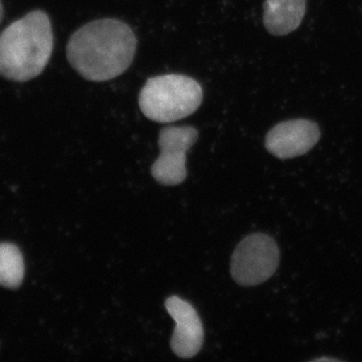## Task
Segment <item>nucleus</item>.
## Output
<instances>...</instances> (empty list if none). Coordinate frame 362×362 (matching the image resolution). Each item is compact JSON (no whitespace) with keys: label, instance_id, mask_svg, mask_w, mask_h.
<instances>
[{"label":"nucleus","instance_id":"nucleus-3","mask_svg":"<svg viewBox=\"0 0 362 362\" xmlns=\"http://www.w3.org/2000/svg\"><path fill=\"white\" fill-rule=\"evenodd\" d=\"M202 86L187 76L150 78L139 95L143 115L158 123H171L194 114L202 105Z\"/></svg>","mask_w":362,"mask_h":362},{"label":"nucleus","instance_id":"nucleus-6","mask_svg":"<svg viewBox=\"0 0 362 362\" xmlns=\"http://www.w3.org/2000/svg\"><path fill=\"white\" fill-rule=\"evenodd\" d=\"M320 129L313 121L294 119L279 123L266 136V148L280 159L301 156L320 139Z\"/></svg>","mask_w":362,"mask_h":362},{"label":"nucleus","instance_id":"nucleus-9","mask_svg":"<svg viewBox=\"0 0 362 362\" xmlns=\"http://www.w3.org/2000/svg\"><path fill=\"white\" fill-rule=\"evenodd\" d=\"M25 277V263L18 247L8 243L0 244V285L16 289Z\"/></svg>","mask_w":362,"mask_h":362},{"label":"nucleus","instance_id":"nucleus-8","mask_svg":"<svg viewBox=\"0 0 362 362\" xmlns=\"http://www.w3.org/2000/svg\"><path fill=\"white\" fill-rule=\"evenodd\" d=\"M306 13V0H265L264 25L271 35L283 37L296 30Z\"/></svg>","mask_w":362,"mask_h":362},{"label":"nucleus","instance_id":"nucleus-2","mask_svg":"<svg viewBox=\"0 0 362 362\" xmlns=\"http://www.w3.org/2000/svg\"><path fill=\"white\" fill-rule=\"evenodd\" d=\"M54 49V33L47 14L32 11L0 35V76L26 82L45 70Z\"/></svg>","mask_w":362,"mask_h":362},{"label":"nucleus","instance_id":"nucleus-5","mask_svg":"<svg viewBox=\"0 0 362 362\" xmlns=\"http://www.w3.org/2000/svg\"><path fill=\"white\" fill-rule=\"evenodd\" d=\"M192 126H168L159 133L160 156L151 168L152 176L164 185H177L187 178V153L197 141Z\"/></svg>","mask_w":362,"mask_h":362},{"label":"nucleus","instance_id":"nucleus-10","mask_svg":"<svg viewBox=\"0 0 362 362\" xmlns=\"http://www.w3.org/2000/svg\"><path fill=\"white\" fill-rule=\"evenodd\" d=\"M4 6H2L1 0H0V23L2 21V18H4Z\"/></svg>","mask_w":362,"mask_h":362},{"label":"nucleus","instance_id":"nucleus-1","mask_svg":"<svg viewBox=\"0 0 362 362\" xmlns=\"http://www.w3.org/2000/svg\"><path fill=\"white\" fill-rule=\"evenodd\" d=\"M137 40L127 23L115 18L90 21L71 35L66 57L86 80L105 82L122 75L134 59Z\"/></svg>","mask_w":362,"mask_h":362},{"label":"nucleus","instance_id":"nucleus-4","mask_svg":"<svg viewBox=\"0 0 362 362\" xmlns=\"http://www.w3.org/2000/svg\"><path fill=\"white\" fill-rule=\"evenodd\" d=\"M279 263L280 251L273 238L266 233H252L235 247L230 273L240 286H257L274 275Z\"/></svg>","mask_w":362,"mask_h":362},{"label":"nucleus","instance_id":"nucleus-7","mask_svg":"<svg viewBox=\"0 0 362 362\" xmlns=\"http://www.w3.org/2000/svg\"><path fill=\"white\" fill-rule=\"evenodd\" d=\"M165 308L175 322L171 349L180 358L197 356L204 343V327L194 307L180 297L171 296L166 299Z\"/></svg>","mask_w":362,"mask_h":362}]
</instances>
